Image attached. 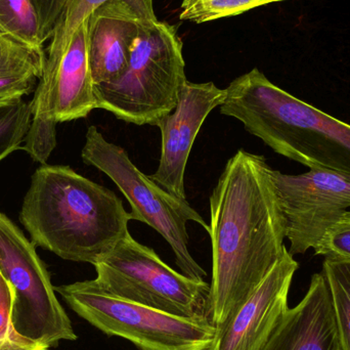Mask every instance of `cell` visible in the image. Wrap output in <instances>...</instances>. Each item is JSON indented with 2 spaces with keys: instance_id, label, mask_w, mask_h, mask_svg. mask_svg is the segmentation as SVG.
Masks as SVG:
<instances>
[{
  "instance_id": "ffe728a7",
  "label": "cell",
  "mask_w": 350,
  "mask_h": 350,
  "mask_svg": "<svg viewBox=\"0 0 350 350\" xmlns=\"http://www.w3.org/2000/svg\"><path fill=\"white\" fill-rule=\"evenodd\" d=\"M14 294L0 271V350H49L51 347L18 335L12 325Z\"/></svg>"
},
{
  "instance_id": "7402d4cb",
  "label": "cell",
  "mask_w": 350,
  "mask_h": 350,
  "mask_svg": "<svg viewBox=\"0 0 350 350\" xmlns=\"http://www.w3.org/2000/svg\"><path fill=\"white\" fill-rule=\"evenodd\" d=\"M38 14L43 43L53 38L55 26L69 0H32Z\"/></svg>"
},
{
  "instance_id": "44dd1931",
  "label": "cell",
  "mask_w": 350,
  "mask_h": 350,
  "mask_svg": "<svg viewBox=\"0 0 350 350\" xmlns=\"http://www.w3.org/2000/svg\"><path fill=\"white\" fill-rule=\"evenodd\" d=\"M314 249V254L325 258L350 260V210L328 228Z\"/></svg>"
},
{
  "instance_id": "5bb4252c",
  "label": "cell",
  "mask_w": 350,
  "mask_h": 350,
  "mask_svg": "<svg viewBox=\"0 0 350 350\" xmlns=\"http://www.w3.org/2000/svg\"><path fill=\"white\" fill-rule=\"evenodd\" d=\"M44 51L23 43L0 28V100L29 96L42 77Z\"/></svg>"
},
{
  "instance_id": "7a4b0ae2",
  "label": "cell",
  "mask_w": 350,
  "mask_h": 350,
  "mask_svg": "<svg viewBox=\"0 0 350 350\" xmlns=\"http://www.w3.org/2000/svg\"><path fill=\"white\" fill-rule=\"evenodd\" d=\"M20 220L35 246L94 265L129 234L133 218L114 191L69 166L44 164L32 175Z\"/></svg>"
},
{
  "instance_id": "ba28073f",
  "label": "cell",
  "mask_w": 350,
  "mask_h": 350,
  "mask_svg": "<svg viewBox=\"0 0 350 350\" xmlns=\"http://www.w3.org/2000/svg\"><path fill=\"white\" fill-rule=\"evenodd\" d=\"M0 271L14 290L12 325L18 335L51 349L77 339L34 243L1 212Z\"/></svg>"
},
{
  "instance_id": "3957f363",
  "label": "cell",
  "mask_w": 350,
  "mask_h": 350,
  "mask_svg": "<svg viewBox=\"0 0 350 350\" xmlns=\"http://www.w3.org/2000/svg\"><path fill=\"white\" fill-rule=\"evenodd\" d=\"M226 90L220 113L273 152L310 170L350 175V124L282 90L257 68Z\"/></svg>"
},
{
  "instance_id": "30bf717a",
  "label": "cell",
  "mask_w": 350,
  "mask_h": 350,
  "mask_svg": "<svg viewBox=\"0 0 350 350\" xmlns=\"http://www.w3.org/2000/svg\"><path fill=\"white\" fill-rule=\"evenodd\" d=\"M297 261L286 249L254 293L216 328L207 350H262L285 316Z\"/></svg>"
},
{
  "instance_id": "277c9868",
  "label": "cell",
  "mask_w": 350,
  "mask_h": 350,
  "mask_svg": "<svg viewBox=\"0 0 350 350\" xmlns=\"http://www.w3.org/2000/svg\"><path fill=\"white\" fill-rule=\"evenodd\" d=\"M185 68L176 29L160 21L145 24L124 74L113 83L94 86L96 109L127 123L156 126L178 103L187 81Z\"/></svg>"
},
{
  "instance_id": "7c38bea8",
  "label": "cell",
  "mask_w": 350,
  "mask_h": 350,
  "mask_svg": "<svg viewBox=\"0 0 350 350\" xmlns=\"http://www.w3.org/2000/svg\"><path fill=\"white\" fill-rule=\"evenodd\" d=\"M86 21L88 59L94 86L113 83L126 71L133 43L148 23L122 0L105 2Z\"/></svg>"
},
{
  "instance_id": "52a82bcc",
  "label": "cell",
  "mask_w": 350,
  "mask_h": 350,
  "mask_svg": "<svg viewBox=\"0 0 350 350\" xmlns=\"http://www.w3.org/2000/svg\"><path fill=\"white\" fill-rule=\"evenodd\" d=\"M107 293L183 318L209 319L210 284L177 273L127 234L94 265Z\"/></svg>"
},
{
  "instance_id": "5b68a950",
  "label": "cell",
  "mask_w": 350,
  "mask_h": 350,
  "mask_svg": "<svg viewBox=\"0 0 350 350\" xmlns=\"http://www.w3.org/2000/svg\"><path fill=\"white\" fill-rule=\"evenodd\" d=\"M82 160L104 172L117 185L131 206V218L159 232L170 245L181 273L197 281L207 275L189 251L187 224L193 221L209 232L210 226L187 203L160 187L142 172L120 146L107 141L96 126L88 129Z\"/></svg>"
},
{
  "instance_id": "8992f818",
  "label": "cell",
  "mask_w": 350,
  "mask_h": 350,
  "mask_svg": "<svg viewBox=\"0 0 350 350\" xmlns=\"http://www.w3.org/2000/svg\"><path fill=\"white\" fill-rule=\"evenodd\" d=\"M80 318L139 350H207L216 327L207 318H183L116 297L96 280L55 288Z\"/></svg>"
},
{
  "instance_id": "6da1fadb",
  "label": "cell",
  "mask_w": 350,
  "mask_h": 350,
  "mask_svg": "<svg viewBox=\"0 0 350 350\" xmlns=\"http://www.w3.org/2000/svg\"><path fill=\"white\" fill-rule=\"evenodd\" d=\"M271 172L265 156L239 150L210 196L209 318L216 328L254 293L287 249Z\"/></svg>"
},
{
  "instance_id": "e0dca14e",
  "label": "cell",
  "mask_w": 350,
  "mask_h": 350,
  "mask_svg": "<svg viewBox=\"0 0 350 350\" xmlns=\"http://www.w3.org/2000/svg\"><path fill=\"white\" fill-rule=\"evenodd\" d=\"M0 28L23 43L43 49L38 14L32 0H0Z\"/></svg>"
},
{
  "instance_id": "d6986e66",
  "label": "cell",
  "mask_w": 350,
  "mask_h": 350,
  "mask_svg": "<svg viewBox=\"0 0 350 350\" xmlns=\"http://www.w3.org/2000/svg\"><path fill=\"white\" fill-rule=\"evenodd\" d=\"M287 0H183L179 18L196 24L240 16L267 4Z\"/></svg>"
},
{
  "instance_id": "9c48e42d",
  "label": "cell",
  "mask_w": 350,
  "mask_h": 350,
  "mask_svg": "<svg viewBox=\"0 0 350 350\" xmlns=\"http://www.w3.org/2000/svg\"><path fill=\"white\" fill-rule=\"evenodd\" d=\"M286 224L289 253L314 249L325 232L350 208V175L310 170L290 175L271 172Z\"/></svg>"
},
{
  "instance_id": "8fae6325",
  "label": "cell",
  "mask_w": 350,
  "mask_h": 350,
  "mask_svg": "<svg viewBox=\"0 0 350 350\" xmlns=\"http://www.w3.org/2000/svg\"><path fill=\"white\" fill-rule=\"evenodd\" d=\"M226 90L213 82H185L174 110L156 126L161 131L159 166L151 178L168 193L187 200L185 174L196 137L208 115L224 104Z\"/></svg>"
},
{
  "instance_id": "4fadbf2b",
  "label": "cell",
  "mask_w": 350,
  "mask_h": 350,
  "mask_svg": "<svg viewBox=\"0 0 350 350\" xmlns=\"http://www.w3.org/2000/svg\"><path fill=\"white\" fill-rule=\"evenodd\" d=\"M262 350H345L322 273L312 275L304 299L286 312Z\"/></svg>"
},
{
  "instance_id": "ac0fdd59",
  "label": "cell",
  "mask_w": 350,
  "mask_h": 350,
  "mask_svg": "<svg viewBox=\"0 0 350 350\" xmlns=\"http://www.w3.org/2000/svg\"><path fill=\"white\" fill-rule=\"evenodd\" d=\"M32 109L23 98L0 100V161L21 149L30 129Z\"/></svg>"
},
{
  "instance_id": "2e32d148",
  "label": "cell",
  "mask_w": 350,
  "mask_h": 350,
  "mask_svg": "<svg viewBox=\"0 0 350 350\" xmlns=\"http://www.w3.org/2000/svg\"><path fill=\"white\" fill-rule=\"evenodd\" d=\"M322 273L330 292L343 349L350 350V260L325 258Z\"/></svg>"
},
{
  "instance_id": "9a60e30c",
  "label": "cell",
  "mask_w": 350,
  "mask_h": 350,
  "mask_svg": "<svg viewBox=\"0 0 350 350\" xmlns=\"http://www.w3.org/2000/svg\"><path fill=\"white\" fill-rule=\"evenodd\" d=\"M107 1L109 0H69L55 26L53 38L51 39L46 64L53 63L63 55L76 29L96 8ZM122 1L135 10L148 24L159 21L154 12V0H122Z\"/></svg>"
}]
</instances>
